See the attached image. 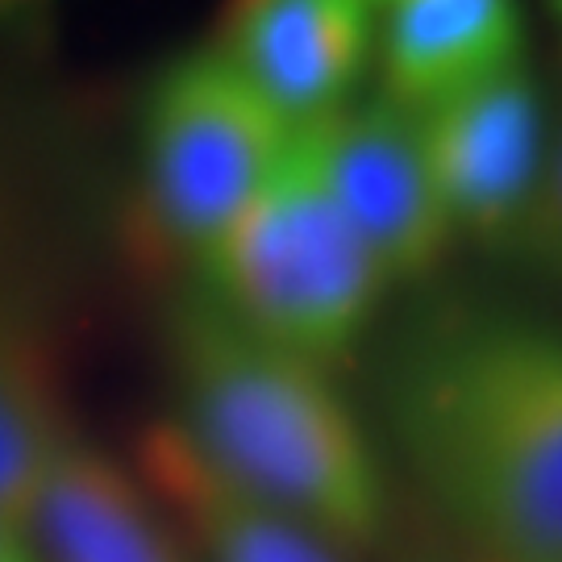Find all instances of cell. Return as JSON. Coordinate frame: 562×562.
I'll use <instances>...</instances> for the list:
<instances>
[{"label": "cell", "instance_id": "obj_10", "mask_svg": "<svg viewBox=\"0 0 562 562\" xmlns=\"http://www.w3.org/2000/svg\"><path fill=\"white\" fill-rule=\"evenodd\" d=\"M25 546L34 562H188L138 475L80 438L46 467Z\"/></svg>", "mask_w": 562, "mask_h": 562}, {"label": "cell", "instance_id": "obj_2", "mask_svg": "<svg viewBox=\"0 0 562 562\" xmlns=\"http://www.w3.org/2000/svg\"><path fill=\"white\" fill-rule=\"evenodd\" d=\"M176 422L241 492L325 542L362 550L387 525V483L329 371L255 338L209 296L171 317Z\"/></svg>", "mask_w": 562, "mask_h": 562}, {"label": "cell", "instance_id": "obj_15", "mask_svg": "<svg viewBox=\"0 0 562 562\" xmlns=\"http://www.w3.org/2000/svg\"><path fill=\"white\" fill-rule=\"evenodd\" d=\"M0 562H34L25 538H21L18 529L4 521V517H0Z\"/></svg>", "mask_w": 562, "mask_h": 562}, {"label": "cell", "instance_id": "obj_14", "mask_svg": "<svg viewBox=\"0 0 562 562\" xmlns=\"http://www.w3.org/2000/svg\"><path fill=\"white\" fill-rule=\"evenodd\" d=\"M46 0H0V34L4 30H30L42 18Z\"/></svg>", "mask_w": 562, "mask_h": 562}, {"label": "cell", "instance_id": "obj_13", "mask_svg": "<svg viewBox=\"0 0 562 562\" xmlns=\"http://www.w3.org/2000/svg\"><path fill=\"white\" fill-rule=\"evenodd\" d=\"M21 204H25V176H21L18 130L0 101V255L13 246L21 229Z\"/></svg>", "mask_w": 562, "mask_h": 562}, {"label": "cell", "instance_id": "obj_1", "mask_svg": "<svg viewBox=\"0 0 562 562\" xmlns=\"http://www.w3.org/2000/svg\"><path fill=\"white\" fill-rule=\"evenodd\" d=\"M396 429L487 562H562V334L517 317L425 329L396 362Z\"/></svg>", "mask_w": 562, "mask_h": 562}, {"label": "cell", "instance_id": "obj_9", "mask_svg": "<svg viewBox=\"0 0 562 562\" xmlns=\"http://www.w3.org/2000/svg\"><path fill=\"white\" fill-rule=\"evenodd\" d=\"M380 101L404 113L525 63L521 0H380Z\"/></svg>", "mask_w": 562, "mask_h": 562}, {"label": "cell", "instance_id": "obj_11", "mask_svg": "<svg viewBox=\"0 0 562 562\" xmlns=\"http://www.w3.org/2000/svg\"><path fill=\"white\" fill-rule=\"evenodd\" d=\"M71 434L34 341L0 325V517L25 538L46 467Z\"/></svg>", "mask_w": 562, "mask_h": 562}, {"label": "cell", "instance_id": "obj_3", "mask_svg": "<svg viewBox=\"0 0 562 562\" xmlns=\"http://www.w3.org/2000/svg\"><path fill=\"white\" fill-rule=\"evenodd\" d=\"M201 271L204 296L225 317L325 371L359 346L387 288L325 188L313 130H292L276 171Z\"/></svg>", "mask_w": 562, "mask_h": 562}, {"label": "cell", "instance_id": "obj_7", "mask_svg": "<svg viewBox=\"0 0 562 562\" xmlns=\"http://www.w3.org/2000/svg\"><path fill=\"white\" fill-rule=\"evenodd\" d=\"M288 130L341 113L375 55L362 0H229L213 46Z\"/></svg>", "mask_w": 562, "mask_h": 562}, {"label": "cell", "instance_id": "obj_5", "mask_svg": "<svg viewBox=\"0 0 562 562\" xmlns=\"http://www.w3.org/2000/svg\"><path fill=\"white\" fill-rule=\"evenodd\" d=\"M413 117L450 229L496 250H521L550 155L542 88L529 67H508Z\"/></svg>", "mask_w": 562, "mask_h": 562}, {"label": "cell", "instance_id": "obj_6", "mask_svg": "<svg viewBox=\"0 0 562 562\" xmlns=\"http://www.w3.org/2000/svg\"><path fill=\"white\" fill-rule=\"evenodd\" d=\"M308 130L325 188L380 262L383 280L429 276L442 262L454 229L425 159L417 117L375 97L367 104H346Z\"/></svg>", "mask_w": 562, "mask_h": 562}, {"label": "cell", "instance_id": "obj_12", "mask_svg": "<svg viewBox=\"0 0 562 562\" xmlns=\"http://www.w3.org/2000/svg\"><path fill=\"white\" fill-rule=\"evenodd\" d=\"M525 246H538L542 259L562 276V134L554 138L550 155H546L538 213H533V225H529V241H525Z\"/></svg>", "mask_w": 562, "mask_h": 562}, {"label": "cell", "instance_id": "obj_8", "mask_svg": "<svg viewBox=\"0 0 562 562\" xmlns=\"http://www.w3.org/2000/svg\"><path fill=\"white\" fill-rule=\"evenodd\" d=\"M138 480L201 562H346L322 533L225 480L176 417L142 429Z\"/></svg>", "mask_w": 562, "mask_h": 562}, {"label": "cell", "instance_id": "obj_16", "mask_svg": "<svg viewBox=\"0 0 562 562\" xmlns=\"http://www.w3.org/2000/svg\"><path fill=\"white\" fill-rule=\"evenodd\" d=\"M546 4H550V13H554V18L562 21V0H546Z\"/></svg>", "mask_w": 562, "mask_h": 562}, {"label": "cell", "instance_id": "obj_17", "mask_svg": "<svg viewBox=\"0 0 562 562\" xmlns=\"http://www.w3.org/2000/svg\"><path fill=\"white\" fill-rule=\"evenodd\" d=\"M362 4H380V0H362Z\"/></svg>", "mask_w": 562, "mask_h": 562}, {"label": "cell", "instance_id": "obj_4", "mask_svg": "<svg viewBox=\"0 0 562 562\" xmlns=\"http://www.w3.org/2000/svg\"><path fill=\"white\" fill-rule=\"evenodd\" d=\"M292 130L209 46L162 71L142 117V201L159 241L204 262L276 171Z\"/></svg>", "mask_w": 562, "mask_h": 562}]
</instances>
